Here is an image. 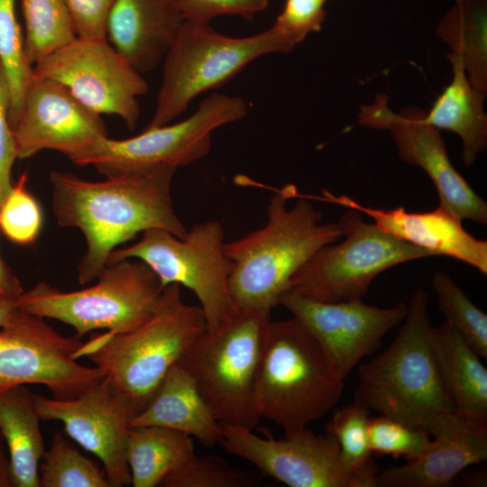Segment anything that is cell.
<instances>
[{"label": "cell", "instance_id": "83f0119b", "mask_svg": "<svg viewBox=\"0 0 487 487\" xmlns=\"http://www.w3.org/2000/svg\"><path fill=\"white\" fill-rule=\"evenodd\" d=\"M370 412L363 404L354 400L335 409L326 425V433L338 443L343 463L356 487H376L379 473L369 445Z\"/></svg>", "mask_w": 487, "mask_h": 487}, {"label": "cell", "instance_id": "d4e9b609", "mask_svg": "<svg viewBox=\"0 0 487 487\" xmlns=\"http://www.w3.org/2000/svg\"><path fill=\"white\" fill-rule=\"evenodd\" d=\"M40 420L32 393L24 385L0 393V432L8 450L11 487H40L45 453Z\"/></svg>", "mask_w": 487, "mask_h": 487}, {"label": "cell", "instance_id": "3957f363", "mask_svg": "<svg viewBox=\"0 0 487 487\" xmlns=\"http://www.w3.org/2000/svg\"><path fill=\"white\" fill-rule=\"evenodd\" d=\"M391 344L358 369L354 400L430 434L456 412L432 345L427 292L417 289Z\"/></svg>", "mask_w": 487, "mask_h": 487}, {"label": "cell", "instance_id": "7a4b0ae2", "mask_svg": "<svg viewBox=\"0 0 487 487\" xmlns=\"http://www.w3.org/2000/svg\"><path fill=\"white\" fill-rule=\"evenodd\" d=\"M322 216L295 185L287 184L274 189L264 226L225 243L233 262L229 291L237 308L271 313L299 269L343 236L337 222L321 223Z\"/></svg>", "mask_w": 487, "mask_h": 487}, {"label": "cell", "instance_id": "5bb4252c", "mask_svg": "<svg viewBox=\"0 0 487 487\" xmlns=\"http://www.w3.org/2000/svg\"><path fill=\"white\" fill-rule=\"evenodd\" d=\"M222 426L223 448L252 464L261 473L289 487H356L346 470L336 439L307 427L275 438L262 437L253 430Z\"/></svg>", "mask_w": 487, "mask_h": 487}, {"label": "cell", "instance_id": "e575fe53", "mask_svg": "<svg viewBox=\"0 0 487 487\" xmlns=\"http://www.w3.org/2000/svg\"><path fill=\"white\" fill-rule=\"evenodd\" d=\"M368 436L372 454L405 457L407 461L424 453L432 441L424 428L383 415L370 417Z\"/></svg>", "mask_w": 487, "mask_h": 487}, {"label": "cell", "instance_id": "ba28073f", "mask_svg": "<svg viewBox=\"0 0 487 487\" xmlns=\"http://www.w3.org/2000/svg\"><path fill=\"white\" fill-rule=\"evenodd\" d=\"M91 287L69 292L39 282L14 302L26 313L71 326L78 337L98 329L123 334L152 317L164 289L139 260L106 263Z\"/></svg>", "mask_w": 487, "mask_h": 487}, {"label": "cell", "instance_id": "8d00e7d4", "mask_svg": "<svg viewBox=\"0 0 487 487\" xmlns=\"http://www.w3.org/2000/svg\"><path fill=\"white\" fill-rule=\"evenodd\" d=\"M184 21L209 23L214 18L231 14L252 20L266 9L269 0H174Z\"/></svg>", "mask_w": 487, "mask_h": 487}, {"label": "cell", "instance_id": "836d02e7", "mask_svg": "<svg viewBox=\"0 0 487 487\" xmlns=\"http://www.w3.org/2000/svg\"><path fill=\"white\" fill-rule=\"evenodd\" d=\"M258 483L256 474L230 465L213 455H197L168 476L163 487H247Z\"/></svg>", "mask_w": 487, "mask_h": 487}, {"label": "cell", "instance_id": "7402d4cb", "mask_svg": "<svg viewBox=\"0 0 487 487\" xmlns=\"http://www.w3.org/2000/svg\"><path fill=\"white\" fill-rule=\"evenodd\" d=\"M143 426L177 430L207 446L222 438L221 424L179 363L170 368L152 401L132 420L131 427Z\"/></svg>", "mask_w": 487, "mask_h": 487}, {"label": "cell", "instance_id": "52a82bcc", "mask_svg": "<svg viewBox=\"0 0 487 487\" xmlns=\"http://www.w3.org/2000/svg\"><path fill=\"white\" fill-rule=\"evenodd\" d=\"M295 48L275 26L232 37L208 23L184 21L164 57L161 84L148 127L170 124L198 95L222 86L255 59Z\"/></svg>", "mask_w": 487, "mask_h": 487}, {"label": "cell", "instance_id": "ab89813d", "mask_svg": "<svg viewBox=\"0 0 487 487\" xmlns=\"http://www.w3.org/2000/svg\"><path fill=\"white\" fill-rule=\"evenodd\" d=\"M23 291L20 280L0 255V299L15 301Z\"/></svg>", "mask_w": 487, "mask_h": 487}, {"label": "cell", "instance_id": "ee69618b", "mask_svg": "<svg viewBox=\"0 0 487 487\" xmlns=\"http://www.w3.org/2000/svg\"></svg>", "mask_w": 487, "mask_h": 487}, {"label": "cell", "instance_id": "4fadbf2b", "mask_svg": "<svg viewBox=\"0 0 487 487\" xmlns=\"http://www.w3.org/2000/svg\"><path fill=\"white\" fill-rule=\"evenodd\" d=\"M33 75L62 84L83 105L120 117L131 130L139 120L138 97L148 92L142 74L106 38L77 36L36 63Z\"/></svg>", "mask_w": 487, "mask_h": 487}, {"label": "cell", "instance_id": "4316f807", "mask_svg": "<svg viewBox=\"0 0 487 487\" xmlns=\"http://www.w3.org/2000/svg\"><path fill=\"white\" fill-rule=\"evenodd\" d=\"M440 20L436 34L458 55L473 87L487 93L486 0H455Z\"/></svg>", "mask_w": 487, "mask_h": 487}, {"label": "cell", "instance_id": "f35d334b", "mask_svg": "<svg viewBox=\"0 0 487 487\" xmlns=\"http://www.w3.org/2000/svg\"><path fill=\"white\" fill-rule=\"evenodd\" d=\"M65 2L78 37L106 38V18L115 0H65Z\"/></svg>", "mask_w": 487, "mask_h": 487}, {"label": "cell", "instance_id": "5b68a950", "mask_svg": "<svg viewBox=\"0 0 487 487\" xmlns=\"http://www.w3.org/2000/svg\"><path fill=\"white\" fill-rule=\"evenodd\" d=\"M344 380L326 350L298 318L271 320L257 389L262 418L284 433L307 427L337 403Z\"/></svg>", "mask_w": 487, "mask_h": 487}, {"label": "cell", "instance_id": "ac0fdd59", "mask_svg": "<svg viewBox=\"0 0 487 487\" xmlns=\"http://www.w3.org/2000/svg\"><path fill=\"white\" fill-rule=\"evenodd\" d=\"M280 304L289 310L320 342L345 379L382 338L404 320L408 306L399 302L379 308L362 300L324 302L286 290Z\"/></svg>", "mask_w": 487, "mask_h": 487}, {"label": "cell", "instance_id": "d6986e66", "mask_svg": "<svg viewBox=\"0 0 487 487\" xmlns=\"http://www.w3.org/2000/svg\"><path fill=\"white\" fill-rule=\"evenodd\" d=\"M434 439L418 457L376 476V487H450L469 466L487 460V425L454 412L430 432Z\"/></svg>", "mask_w": 487, "mask_h": 487}, {"label": "cell", "instance_id": "60d3db41", "mask_svg": "<svg viewBox=\"0 0 487 487\" xmlns=\"http://www.w3.org/2000/svg\"><path fill=\"white\" fill-rule=\"evenodd\" d=\"M20 311L14 300L0 299V328L9 325Z\"/></svg>", "mask_w": 487, "mask_h": 487}, {"label": "cell", "instance_id": "277c9868", "mask_svg": "<svg viewBox=\"0 0 487 487\" xmlns=\"http://www.w3.org/2000/svg\"><path fill=\"white\" fill-rule=\"evenodd\" d=\"M205 331L202 308L185 303L180 285L171 283L163 289L148 320L126 333L96 335L83 344L79 357L86 356L99 368L138 414Z\"/></svg>", "mask_w": 487, "mask_h": 487}, {"label": "cell", "instance_id": "44dd1931", "mask_svg": "<svg viewBox=\"0 0 487 487\" xmlns=\"http://www.w3.org/2000/svg\"><path fill=\"white\" fill-rule=\"evenodd\" d=\"M183 23L174 0H115L106 38L142 74L164 59Z\"/></svg>", "mask_w": 487, "mask_h": 487}, {"label": "cell", "instance_id": "4dcf8cb0", "mask_svg": "<svg viewBox=\"0 0 487 487\" xmlns=\"http://www.w3.org/2000/svg\"><path fill=\"white\" fill-rule=\"evenodd\" d=\"M14 4L15 0H0V61L8 85L11 127L20 114L25 89L33 75V67L25 54Z\"/></svg>", "mask_w": 487, "mask_h": 487}, {"label": "cell", "instance_id": "d6a6232c", "mask_svg": "<svg viewBox=\"0 0 487 487\" xmlns=\"http://www.w3.org/2000/svg\"><path fill=\"white\" fill-rule=\"evenodd\" d=\"M27 174L23 173L0 206V229L11 242L28 245L34 244L41 231V207L27 190Z\"/></svg>", "mask_w": 487, "mask_h": 487}, {"label": "cell", "instance_id": "484cf974", "mask_svg": "<svg viewBox=\"0 0 487 487\" xmlns=\"http://www.w3.org/2000/svg\"><path fill=\"white\" fill-rule=\"evenodd\" d=\"M196 455L190 436L167 427H131L126 458L133 487L161 486L164 480Z\"/></svg>", "mask_w": 487, "mask_h": 487}, {"label": "cell", "instance_id": "30bf717a", "mask_svg": "<svg viewBox=\"0 0 487 487\" xmlns=\"http://www.w3.org/2000/svg\"><path fill=\"white\" fill-rule=\"evenodd\" d=\"M337 223L345 239L317 251L293 275L289 289L324 302L362 300L382 271L434 256L365 223L355 209L349 208Z\"/></svg>", "mask_w": 487, "mask_h": 487}, {"label": "cell", "instance_id": "e0dca14e", "mask_svg": "<svg viewBox=\"0 0 487 487\" xmlns=\"http://www.w3.org/2000/svg\"><path fill=\"white\" fill-rule=\"evenodd\" d=\"M11 129L21 160L51 150L71 161L107 136L101 115L83 105L62 84L35 75Z\"/></svg>", "mask_w": 487, "mask_h": 487}, {"label": "cell", "instance_id": "9c48e42d", "mask_svg": "<svg viewBox=\"0 0 487 487\" xmlns=\"http://www.w3.org/2000/svg\"><path fill=\"white\" fill-rule=\"evenodd\" d=\"M225 243L224 227L215 220L195 224L182 238L152 228L133 244L114 250L106 263L134 258L152 270L163 288L171 283L188 288L200 303L207 330L215 331L238 310L229 291L233 262Z\"/></svg>", "mask_w": 487, "mask_h": 487}, {"label": "cell", "instance_id": "7bdbcfd3", "mask_svg": "<svg viewBox=\"0 0 487 487\" xmlns=\"http://www.w3.org/2000/svg\"><path fill=\"white\" fill-rule=\"evenodd\" d=\"M463 478L460 482L467 486H486V473L479 472H466L464 473H459L455 479Z\"/></svg>", "mask_w": 487, "mask_h": 487}, {"label": "cell", "instance_id": "603a6c76", "mask_svg": "<svg viewBox=\"0 0 487 487\" xmlns=\"http://www.w3.org/2000/svg\"><path fill=\"white\" fill-rule=\"evenodd\" d=\"M431 341L456 412L487 425V369L479 354L446 322L433 326Z\"/></svg>", "mask_w": 487, "mask_h": 487}, {"label": "cell", "instance_id": "8992f818", "mask_svg": "<svg viewBox=\"0 0 487 487\" xmlns=\"http://www.w3.org/2000/svg\"><path fill=\"white\" fill-rule=\"evenodd\" d=\"M270 322V312L238 308L205 331L179 363L220 424L253 430L260 422L257 389Z\"/></svg>", "mask_w": 487, "mask_h": 487}, {"label": "cell", "instance_id": "cb8c5ba5", "mask_svg": "<svg viewBox=\"0 0 487 487\" xmlns=\"http://www.w3.org/2000/svg\"><path fill=\"white\" fill-rule=\"evenodd\" d=\"M446 57L452 64V81L425 113L424 119L438 130L460 136L462 160L469 167L487 146V115L483 109L486 96L473 87L458 55L449 52Z\"/></svg>", "mask_w": 487, "mask_h": 487}, {"label": "cell", "instance_id": "6da1fadb", "mask_svg": "<svg viewBox=\"0 0 487 487\" xmlns=\"http://www.w3.org/2000/svg\"><path fill=\"white\" fill-rule=\"evenodd\" d=\"M176 168L152 169L89 181L53 170L51 206L57 223L78 228L87 251L78 266V280L85 285L97 278L108 256L120 244L152 228L167 230L179 238L187 233L171 196Z\"/></svg>", "mask_w": 487, "mask_h": 487}, {"label": "cell", "instance_id": "f546056e", "mask_svg": "<svg viewBox=\"0 0 487 487\" xmlns=\"http://www.w3.org/2000/svg\"><path fill=\"white\" fill-rule=\"evenodd\" d=\"M40 487H112L104 470L57 433L39 466Z\"/></svg>", "mask_w": 487, "mask_h": 487}, {"label": "cell", "instance_id": "9a60e30c", "mask_svg": "<svg viewBox=\"0 0 487 487\" xmlns=\"http://www.w3.org/2000/svg\"><path fill=\"white\" fill-rule=\"evenodd\" d=\"M388 102L386 94H378L373 103L361 106L359 123L391 133L400 157L420 167L432 180L439 206L462 220L486 224V201L455 169L439 130L425 121V112L409 106L396 114Z\"/></svg>", "mask_w": 487, "mask_h": 487}, {"label": "cell", "instance_id": "1f68e13d", "mask_svg": "<svg viewBox=\"0 0 487 487\" xmlns=\"http://www.w3.org/2000/svg\"><path fill=\"white\" fill-rule=\"evenodd\" d=\"M432 287L446 321L479 354L487 359V315L477 308L465 292L446 273L436 271Z\"/></svg>", "mask_w": 487, "mask_h": 487}, {"label": "cell", "instance_id": "2e32d148", "mask_svg": "<svg viewBox=\"0 0 487 487\" xmlns=\"http://www.w3.org/2000/svg\"><path fill=\"white\" fill-rule=\"evenodd\" d=\"M32 400L41 420L60 421L70 438L101 461L112 487L132 483L126 443L137 412L106 377L73 399L32 393Z\"/></svg>", "mask_w": 487, "mask_h": 487}, {"label": "cell", "instance_id": "d590c367", "mask_svg": "<svg viewBox=\"0 0 487 487\" xmlns=\"http://www.w3.org/2000/svg\"><path fill=\"white\" fill-rule=\"evenodd\" d=\"M326 0H286L273 26L295 47L312 32L321 29Z\"/></svg>", "mask_w": 487, "mask_h": 487}, {"label": "cell", "instance_id": "8fae6325", "mask_svg": "<svg viewBox=\"0 0 487 487\" xmlns=\"http://www.w3.org/2000/svg\"><path fill=\"white\" fill-rule=\"evenodd\" d=\"M247 114L239 96L212 93L188 118L172 124L148 127L131 138L104 136L70 161L93 166L106 178L142 171L159 166H188L207 156L212 133Z\"/></svg>", "mask_w": 487, "mask_h": 487}, {"label": "cell", "instance_id": "ffe728a7", "mask_svg": "<svg viewBox=\"0 0 487 487\" xmlns=\"http://www.w3.org/2000/svg\"><path fill=\"white\" fill-rule=\"evenodd\" d=\"M364 213L382 231L416 246L434 256L446 255L464 262L481 273L487 274V242L470 234L462 219L438 206L428 212H408L403 207L392 209L363 207L346 196H334L327 190L323 197H311Z\"/></svg>", "mask_w": 487, "mask_h": 487}, {"label": "cell", "instance_id": "b9f144b4", "mask_svg": "<svg viewBox=\"0 0 487 487\" xmlns=\"http://www.w3.org/2000/svg\"><path fill=\"white\" fill-rule=\"evenodd\" d=\"M4 442L0 432V487H11L9 480V459L5 454Z\"/></svg>", "mask_w": 487, "mask_h": 487}, {"label": "cell", "instance_id": "7c38bea8", "mask_svg": "<svg viewBox=\"0 0 487 487\" xmlns=\"http://www.w3.org/2000/svg\"><path fill=\"white\" fill-rule=\"evenodd\" d=\"M83 344L77 335H60L43 317L21 310L0 330V393L41 384L56 399L79 396L105 378L99 368L78 362Z\"/></svg>", "mask_w": 487, "mask_h": 487}, {"label": "cell", "instance_id": "f1b7e54d", "mask_svg": "<svg viewBox=\"0 0 487 487\" xmlns=\"http://www.w3.org/2000/svg\"><path fill=\"white\" fill-rule=\"evenodd\" d=\"M23 46L32 67L78 35L65 0H22Z\"/></svg>", "mask_w": 487, "mask_h": 487}, {"label": "cell", "instance_id": "74e56055", "mask_svg": "<svg viewBox=\"0 0 487 487\" xmlns=\"http://www.w3.org/2000/svg\"><path fill=\"white\" fill-rule=\"evenodd\" d=\"M8 112V85L0 61V206L14 185L12 183V169L15 159H17Z\"/></svg>", "mask_w": 487, "mask_h": 487}]
</instances>
